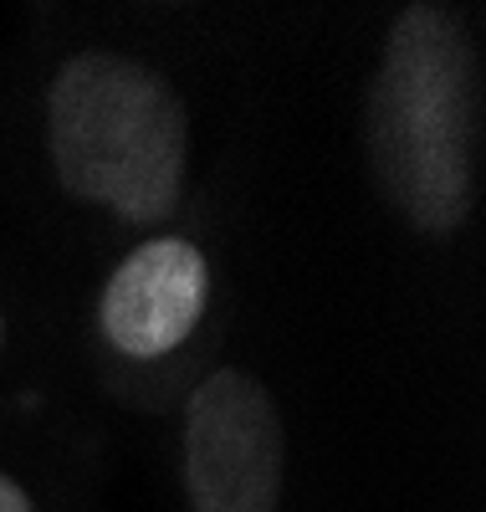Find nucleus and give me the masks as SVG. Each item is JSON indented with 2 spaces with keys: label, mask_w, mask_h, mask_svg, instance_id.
Masks as SVG:
<instances>
[{
  "label": "nucleus",
  "mask_w": 486,
  "mask_h": 512,
  "mask_svg": "<svg viewBox=\"0 0 486 512\" xmlns=\"http://www.w3.org/2000/svg\"><path fill=\"white\" fill-rule=\"evenodd\" d=\"M0 512H36V507H31V497H26L6 472H0Z\"/></svg>",
  "instance_id": "nucleus-5"
},
{
  "label": "nucleus",
  "mask_w": 486,
  "mask_h": 512,
  "mask_svg": "<svg viewBox=\"0 0 486 512\" xmlns=\"http://www.w3.org/2000/svg\"><path fill=\"white\" fill-rule=\"evenodd\" d=\"M287 436L277 405L241 369H215L185 405V487L195 512H277Z\"/></svg>",
  "instance_id": "nucleus-3"
},
{
  "label": "nucleus",
  "mask_w": 486,
  "mask_h": 512,
  "mask_svg": "<svg viewBox=\"0 0 486 512\" xmlns=\"http://www.w3.org/2000/svg\"><path fill=\"white\" fill-rule=\"evenodd\" d=\"M0 344H6V318H0Z\"/></svg>",
  "instance_id": "nucleus-6"
},
{
  "label": "nucleus",
  "mask_w": 486,
  "mask_h": 512,
  "mask_svg": "<svg viewBox=\"0 0 486 512\" xmlns=\"http://www.w3.org/2000/svg\"><path fill=\"white\" fill-rule=\"evenodd\" d=\"M205 303H210L205 256L180 236H159L128 251V262H118V272L103 287L98 318L113 349H123L128 359H159L195 333Z\"/></svg>",
  "instance_id": "nucleus-4"
},
{
  "label": "nucleus",
  "mask_w": 486,
  "mask_h": 512,
  "mask_svg": "<svg viewBox=\"0 0 486 512\" xmlns=\"http://www.w3.org/2000/svg\"><path fill=\"white\" fill-rule=\"evenodd\" d=\"M47 149L67 195L154 226L180 205L190 118L154 67L123 52H77L47 93Z\"/></svg>",
  "instance_id": "nucleus-2"
},
{
  "label": "nucleus",
  "mask_w": 486,
  "mask_h": 512,
  "mask_svg": "<svg viewBox=\"0 0 486 512\" xmlns=\"http://www.w3.org/2000/svg\"><path fill=\"white\" fill-rule=\"evenodd\" d=\"M481 62L446 6H410L389 26L369 88V164L389 205L446 236L476 205Z\"/></svg>",
  "instance_id": "nucleus-1"
}]
</instances>
